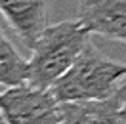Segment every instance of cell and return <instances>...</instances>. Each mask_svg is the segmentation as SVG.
<instances>
[{"label":"cell","mask_w":126,"mask_h":124,"mask_svg":"<svg viewBox=\"0 0 126 124\" xmlns=\"http://www.w3.org/2000/svg\"><path fill=\"white\" fill-rule=\"evenodd\" d=\"M90 32L80 21H59L48 25L38 42L31 50L29 84L50 90L63 77L90 42Z\"/></svg>","instance_id":"7a4b0ae2"},{"label":"cell","mask_w":126,"mask_h":124,"mask_svg":"<svg viewBox=\"0 0 126 124\" xmlns=\"http://www.w3.org/2000/svg\"><path fill=\"white\" fill-rule=\"evenodd\" d=\"M0 124H8V122H6V118H4V115H2V111H0Z\"/></svg>","instance_id":"ba28073f"},{"label":"cell","mask_w":126,"mask_h":124,"mask_svg":"<svg viewBox=\"0 0 126 124\" xmlns=\"http://www.w3.org/2000/svg\"><path fill=\"white\" fill-rule=\"evenodd\" d=\"M0 111L8 124H63V103L52 90L29 82L0 93Z\"/></svg>","instance_id":"3957f363"},{"label":"cell","mask_w":126,"mask_h":124,"mask_svg":"<svg viewBox=\"0 0 126 124\" xmlns=\"http://www.w3.org/2000/svg\"><path fill=\"white\" fill-rule=\"evenodd\" d=\"M107 118H109L113 124H126V84L118 90L115 105L111 107Z\"/></svg>","instance_id":"52a82bcc"},{"label":"cell","mask_w":126,"mask_h":124,"mask_svg":"<svg viewBox=\"0 0 126 124\" xmlns=\"http://www.w3.org/2000/svg\"><path fill=\"white\" fill-rule=\"evenodd\" d=\"M0 14L29 50L48 27L46 0H0Z\"/></svg>","instance_id":"5b68a950"},{"label":"cell","mask_w":126,"mask_h":124,"mask_svg":"<svg viewBox=\"0 0 126 124\" xmlns=\"http://www.w3.org/2000/svg\"><path fill=\"white\" fill-rule=\"evenodd\" d=\"M77 19L90 34L126 42V0H79Z\"/></svg>","instance_id":"277c9868"},{"label":"cell","mask_w":126,"mask_h":124,"mask_svg":"<svg viewBox=\"0 0 126 124\" xmlns=\"http://www.w3.org/2000/svg\"><path fill=\"white\" fill-rule=\"evenodd\" d=\"M29 82V59L17 52L14 42L0 29V84L12 88Z\"/></svg>","instance_id":"8992f818"},{"label":"cell","mask_w":126,"mask_h":124,"mask_svg":"<svg viewBox=\"0 0 126 124\" xmlns=\"http://www.w3.org/2000/svg\"><path fill=\"white\" fill-rule=\"evenodd\" d=\"M126 65L113 61L90 40L77 61L50 88L61 103L73 101H105L122 88Z\"/></svg>","instance_id":"6da1fadb"}]
</instances>
